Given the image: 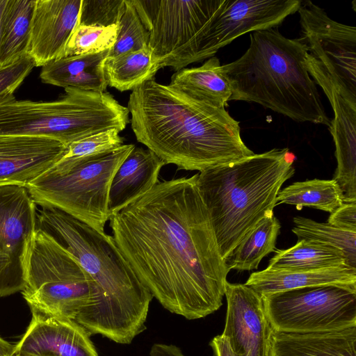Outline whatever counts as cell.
<instances>
[{"label": "cell", "mask_w": 356, "mask_h": 356, "mask_svg": "<svg viewBox=\"0 0 356 356\" xmlns=\"http://www.w3.org/2000/svg\"><path fill=\"white\" fill-rule=\"evenodd\" d=\"M149 356H186L182 350L177 346L162 344L150 353Z\"/></svg>", "instance_id": "d590c367"}, {"label": "cell", "mask_w": 356, "mask_h": 356, "mask_svg": "<svg viewBox=\"0 0 356 356\" xmlns=\"http://www.w3.org/2000/svg\"><path fill=\"white\" fill-rule=\"evenodd\" d=\"M133 144L80 158H61L26 187L36 204L59 209L99 232L109 220L112 178Z\"/></svg>", "instance_id": "52a82bcc"}, {"label": "cell", "mask_w": 356, "mask_h": 356, "mask_svg": "<svg viewBox=\"0 0 356 356\" xmlns=\"http://www.w3.org/2000/svg\"><path fill=\"white\" fill-rule=\"evenodd\" d=\"M30 308L74 320L97 304L98 288L75 257L36 227L25 261L22 291Z\"/></svg>", "instance_id": "ba28073f"}, {"label": "cell", "mask_w": 356, "mask_h": 356, "mask_svg": "<svg viewBox=\"0 0 356 356\" xmlns=\"http://www.w3.org/2000/svg\"><path fill=\"white\" fill-rule=\"evenodd\" d=\"M34 67V61L26 54L15 62L0 67V98L13 95Z\"/></svg>", "instance_id": "d6a6232c"}, {"label": "cell", "mask_w": 356, "mask_h": 356, "mask_svg": "<svg viewBox=\"0 0 356 356\" xmlns=\"http://www.w3.org/2000/svg\"><path fill=\"white\" fill-rule=\"evenodd\" d=\"M30 309L31 323L14 356H99L90 335L75 321Z\"/></svg>", "instance_id": "9a60e30c"}, {"label": "cell", "mask_w": 356, "mask_h": 356, "mask_svg": "<svg viewBox=\"0 0 356 356\" xmlns=\"http://www.w3.org/2000/svg\"><path fill=\"white\" fill-rule=\"evenodd\" d=\"M280 229V223L274 216L261 220L224 259L228 270L257 269L261 259L274 250Z\"/></svg>", "instance_id": "484cf974"}, {"label": "cell", "mask_w": 356, "mask_h": 356, "mask_svg": "<svg viewBox=\"0 0 356 356\" xmlns=\"http://www.w3.org/2000/svg\"><path fill=\"white\" fill-rule=\"evenodd\" d=\"M108 51L54 60L42 67L40 78L44 83L64 88L105 92L108 85L103 63Z\"/></svg>", "instance_id": "44dd1931"}, {"label": "cell", "mask_w": 356, "mask_h": 356, "mask_svg": "<svg viewBox=\"0 0 356 356\" xmlns=\"http://www.w3.org/2000/svg\"><path fill=\"white\" fill-rule=\"evenodd\" d=\"M300 0H223L209 22L185 46L163 59L159 68L175 72L214 56L238 37L277 27L298 12Z\"/></svg>", "instance_id": "9c48e42d"}, {"label": "cell", "mask_w": 356, "mask_h": 356, "mask_svg": "<svg viewBox=\"0 0 356 356\" xmlns=\"http://www.w3.org/2000/svg\"><path fill=\"white\" fill-rule=\"evenodd\" d=\"M245 284L260 297L318 285H337L356 290V268L348 266L318 269L273 270L252 273Z\"/></svg>", "instance_id": "ffe728a7"}, {"label": "cell", "mask_w": 356, "mask_h": 356, "mask_svg": "<svg viewBox=\"0 0 356 356\" xmlns=\"http://www.w3.org/2000/svg\"><path fill=\"white\" fill-rule=\"evenodd\" d=\"M250 45L237 60L222 65L231 100L257 103L298 122L330 127L316 84L306 65V42L282 35L276 27L250 33Z\"/></svg>", "instance_id": "277c9868"}, {"label": "cell", "mask_w": 356, "mask_h": 356, "mask_svg": "<svg viewBox=\"0 0 356 356\" xmlns=\"http://www.w3.org/2000/svg\"><path fill=\"white\" fill-rule=\"evenodd\" d=\"M149 32L143 23L132 0H124V7L118 22L116 40L107 57L148 48Z\"/></svg>", "instance_id": "f1b7e54d"}, {"label": "cell", "mask_w": 356, "mask_h": 356, "mask_svg": "<svg viewBox=\"0 0 356 356\" xmlns=\"http://www.w3.org/2000/svg\"><path fill=\"white\" fill-rule=\"evenodd\" d=\"M165 163L149 149L134 147L115 171L108 191L109 218L158 182Z\"/></svg>", "instance_id": "ac0fdd59"}, {"label": "cell", "mask_w": 356, "mask_h": 356, "mask_svg": "<svg viewBox=\"0 0 356 356\" xmlns=\"http://www.w3.org/2000/svg\"><path fill=\"white\" fill-rule=\"evenodd\" d=\"M197 178L159 181L109 218L113 238L139 280L165 309L188 320L221 307L229 272Z\"/></svg>", "instance_id": "6da1fadb"}, {"label": "cell", "mask_w": 356, "mask_h": 356, "mask_svg": "<svg viewBox=\"0 0 356 356\" xmlns=\"http://www.w3.org/2000/svg\"><path fill=\"white\" fill-rule=\"evenodd\" d=\"M15 345H13L0 337V356H14Z\"/></svg>", "instance_id": "8d00e7d4"}, {"label": "cell", "mask_w": 356, "mask_h": 356, "mask_svg": "<svg viewBox=\"0 0 356 356\" xmlns=\"http://www.w3.org/2000/svg\"><path fill=\"white\" fill-rule=\"evenodd\" d=\"M124 0H82L79 24L109 26L118 24Z\"/></svg>", "instance_id": "4dcf8cb0"}, {"label": "cell", "mask_w": 356, "mask_h": 356, "mask_svg": "<svg viewBox=\"0 0 356 356\" xmlns=\"http://www.w3.org/2000/svg\"><path fill=\"white\" fill-rule=\"evenodd\" d=\"M170 86L189 97L224 108L232 92L218 58L212 56L197 67L182 68L171 76Z\"/></svg>", "instance_id": "7402d4cb"}, {"label": "cell", "mask_w": 356, "mask_h": 356, "mask_svg": "<svg viewBox=\"0 0 356 356\" xmlns=\"http://www.w3.org/2000/svg\"><path fill=\"white\" fill-rule=\"evenodd\" d=\"M118 30V24L99 26L79 24L67 44L63 57L109 50L116 40Z\"/></svg>", "instance_id": "f546056e"}, {"label": "cell", "mask_w": 356, "mask_h": 356, "mask_svg": "<svg viewBox=\"0 0 356 356\" xmlns=\"http://www.w3.org/2000/svg\"><path fill=\"white\" fill-rule=\"evenodd\" d=\"M327 222L342 229L356 232V202H343L330 213Z\"/></svg>", "instance_id": "836d02e7"}, {"label": "cell", "mask_w": 356, "mask_h": 356, "mask_svg": "<svg viewBox=\"0 0 356 356\" xmlns=\"http://www.w3.org/2000/svg\"><path fill=\"white\" fill-rule=\"evenodd\" d=\"M53 102L0 98V135L47 137L66 147L87 136L115 129L123 131L129 111L108 92L65 88Z\"/></svg>", "instance_id": "8992f818"}, {"label": "cell", "mask_w": 356, "mask_h": 356, "mask_svg": "<svg viewBox=\"0 0 356 356\" xmlns=\"http://www.w3.org/2000/svg\"><path fill=\"white\" fill-rule=\"evenodd\" d=\"M103 70L107 85L123 92L133 90L144 82L153 79L159 69L148 47L106 57Z\"/></svg>", "instance_id": "d4e9b609"}, {"label": "cell", "mask_w": 356, "mask_h": 356, "mask_svg": "<svg viewBox=\"0 0 356 356\" xmlns=\"http://www.w3.org/2000/svg\"><path fill=\"white\" fill-rule=\"evenodd\" d=\"M225 325L222 334L234 356H267L271 327L261 298L245 284H225Z\"/></svg>", "instance_id": "5bb4252c"}, {"label": "cell", "mask_w": 356, "mask_h": 356, "mask_svg": "<svg viewBox=\"0 0 356 356\" xmlns=\"http://www.w3.org/2000/svg\"><path fill=\"white\" fill-rule=\"evenodd\" d=\"M298 13L309 51L356 100V27L334 21L309 1H301Z\"/></svg>", "instance_id": "7c38bea8"}, {"label": "cell", "mask_w": 356, "mask_h": 356, "mask_svg": "<svg viewBox=\"0 0 356 356\" xmlns=\"http://www.w3.org/2000/svg\"><path fill=\"white\" fill-rule=\"evenodd\" d=\"M267 356H356V327L312 333L270 331Z\"/></svg>", "instance_id": "d6986e66"}, {"label": "cell", "mask_w": 356, "mask_h": 356, "mask_svg": "<svg viewBox=\"0 0 356 356\" xmlns=\"http://www.w3.org/2000/svg\"><path fill=\"white\" fill-rule=\"evenodd\" d=\"M305 62L310 76L324 91L334 115L329 128L337 161L332 179L343 192H353L356 189V100L337 84L309 52Z\"/></svg>", "instance_id": "4fadbf2b"}, {"label": "cell", "mask_w": 356, "mask_h": 356, "mask_svg": "<svg viewBox=\"0 0 356 356\" xmlns=\"http://www.w3.org/2000/svg\"><path fill=\"white\" fill-rule=\"evenodd\" d=\"M345 265L348 266L341 250L315 241L300 239L288 249L277 250L267 268L318 269Z\"/></svg>", "instance_id": "cb8c5ba5"}, {"label": "cell", "mask_w": 356, "mask_h": 356, "mask_svg": "<svg viewBox=\"0 0 356 356\" xmlns=\"http://www.w3.org/2000/svg\"><path fill=\"white\" fill-rule=\"evenodd\" d=\"M119 133L109 129L73 142L67 146L62 158H80L115 149L124 145Z\"/></svg>", "instance_id": "1f68e13d"}, {"label": "cell", "mask_w": 356, "mask_h": 356, "mask_svg": "<svg viewBox=\"0 0 356 356\" xmlns=\"http://www.w3.org/2000/svg\"><path fill=\"white\" fill-rule=\"evenodd\" d=\"M127 108L137 140L165 164L203 171L254 153L239 122L224 108L151 79L134 88Z\"/></svg>", "instance_id": "7a4b0ae2"}, {"label": "cell", "mask_w": 356, "mask_h": 356, "mask_svg": "<svg viewBox=\"0 0 356 356\" xmlns=\"http://www.w3.org/2000/svg\"><path fill=\"white\" fill-rule=\"evenodd\" d=\"M222 1L132 0L149 32L148 47L158 67L205 26Z\"/></svg>", "instance_id": "8fae6325"}, {"label": "cell", "mask_w": 356, "mask_h": 356, "mask_svg": "<svg viewBox=\"0 0 356 356\" xmlns=\"http://www.w3.org/2000/svg\"><path fill=\"white\" fill-rule=\"evenodd\" d=\"M261 298L270 326L277 332L312 333L356 327V290L318 285Z\"/></svg>", "instance_id": "30bf717a"}, {"label": "cell", "mask_w": 356, "mask_h": 356, "mask_svg": "<svg viewBox=\"0 0 356 356\" xmlns=\"http://www.w3.org/2000/svg\"><path fill=\"white\" fill-rule=\"evenodd\" d=\"M293 222L292 232L298 240H312L337 248L343 252L347 264L356 268V232L302 216L295 217Z\"/></svg>", "instance_id": "83f0119b"}, {"label": "cell", "mask_w": 356, "mask_h": 356, "mask_svg": "<svg viewBox=\"0 0 356 356\" xmlns=\"http://www.w3.org/2000/svg\"><path fill=\"white\" fill-rule=\"evenodd\" d=\"M82 0H35L27 54L35 67L63 57L76 26Z\"/></svg>", "instance_id": "2e32d148"}, {"label": "cell", "mask_w": 356, "mask_h": 356, "mask_svg": "<svg viewBox=\"0 0 356 356\" xmlns=\"http://www.w3.org/2000/svg\"><path fill=\"white\" fill-rule=\"evenodd\" d=\"M343 203L341 191L334 180L314 179L296 181L280 190L276 205L291 204L298 210L310 207L331 213Z\"/></svg>", "instance_id": "4316f807"}, {"label": "cell", "mask_w": 356, "mask_h": 356, "mask_svg": "<svg viewBox=\"0 0 356 356\" xmlns=\"http://www.w3.org/2000/svg\"><path fill=\"white\" fill-rule=\"evenodd\" d=\"M293 162L288 148H274L197 174L223 259L261 220L274 216L278 193L295 172Z\"/></svg>", "instance_id": "5b68a950"}, {"label": "cell", "mask_w": 356, "mask_h": 356, "mask_svg": "<svg viewBox=\"0 0 356 356\" xmlns=\"http://www.w3.org/2000/svg\"><path fill=\"white\" fill-rule=\"evenodd\" d=\"M7 0H0V29H1V22L3 15V13L6 4Z\"/></svg>", "instance_id": "74e56055"}, {"label": "cell", "mask_w": 356, "mask_h": 356, "mask_svg": "<svg viewBox=\"0 0 356 356\" xmlns=\"http://www.w3.org/2000/svg\"><path fill=\"white\" fill-rule=\"evenodd\" d=\"M36 227L72 254L95 282L97 304L74 321L90 334L129 344L146 329L153 298L125 259L113 236L53 207L36 212Z\"/></svg>", "instance_id": "3957f363"}, {"label": "cell", "mask_w": 356, "mask_h": 356, "mask_svg": "<svg viewBox=\"0 0 356 356\" xmlns=\"http://www.w3.org/2000/svg\"><path fill=\"white\" fill-rule=\"evenodd\" d=\"M209 345L215 356H234L227 339L222 334L213 337Z\"/></svg>", "instance_id": "e575fe53"}, {"label": "cell", "mask_w": 356, "mask_h": 356, "mask_svg": "<svg viewBox=\"0 0 356 356\" xmlns=\"http://www.w3.org/2000/svg\"><path fill=\"white\" fill-rule=\"evenodd\" d=\"M35 0H7L1 22L0 67L27 54Z\"/></svg>", "instance_id": "603a6c76"}, {"label": "cell", "mask_w": 356, "mask_h": 356, "mask_svg": "<svg viewBox=\"0 0 356 356\" xmlns=\"http://www.w3.org/2000/svg\"><path fill=\"white\" fill-rule=\"evenodd\" d=\"M66 148L47 137L0 135V186L26 187L59 161Z\"/></svg>", "instance_id": "e0dca14e"}]
</instances>
